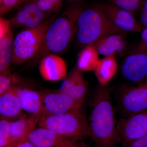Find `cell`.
<instances>
[{
    "instance_id": "6da1fadb",
    "label": "cell",
    "mask_w": 147,
    "mask_h": 147,
    "mask_svg": "<svg viewBox=\"0 0 147 147\" xmlns=\"http://www.w3.org/2000/svg\"><path fill=\"white\" fill-rule=\"evenodd\" d=\"M89 124L90 137L96 147H115L121 143L110 91L107 87L100 86L95 93Z\"/></svg>"
},
{
    "instance_id": "7a4b0ae2",
    "label": "cell",
    "mask_w": 147,
    "mask_h": 147,
    "mask_svg": "<svg viewBox=\"0 0 147 147\" xmlns=\"http://www.w3.org/2000/svg\"><path fill=\"white\" fill-rule=\"evenodd\" d=\"M84 8L82 4L77 3L57 16L47 29L42 47L30 61L32 63L40 62L49 54L62 53L67 48L75 35L77 19Z\"/></svg>"
},
{
    "instance_id": "3957f363",
    "label": "cell",
    "mask_w": 147,
    "mask_h": 147,
    "mask_svg": "<svg viewBox=\"0 0 147 147\" xmlns=\"http://www.w3.org/2000/svg\"><path fill=\"white\" fill-rule=\"evenodd\" d=\"M123 32L96 5L82 11L77 19L75 35L80 45L86 46L108 35Z\"/></svg>"
},
{
    "instance_id": "277c9868",
    "label": "cell",
    "mask_w": 147,
    "mask_h": 147,
    "mask_svg": "<svg viewBox=\"0 0 147 147\" xmlns=\"http://www.w3.org/2000/svg\"><path fill=\"white\" fill-rule=\"evenodd\" d=\"M38 125L76 142L90 136L89 124L80 110L56 115H42Z\"/></svg>"
},
{
    "instance_id": "5b68a950",
    "label": "cell",
    "mask_w": 147,
    "mask_h": 147,
    "mask_svg": "<svg viewBox=\"0 0 147 147\" xmlns=\"http://www.w3.org/2000/svg\"><path fill=\"white\" fill-rule=\"evenodd\" d=\"M57 17L54 15L34 28H26L19 32L13 39L12 63L21 65L33 59L42 47L47 29Z\"/></svg>"
},
{
    "instance_id": "8992f818",
    "label": "cell",
    "mask_w": 147,
    "mask_h": 147,
    "mask_svg": "<svg viewBox=\"0 0 147 147\" xmlns=\"http://www.w3.org/2000/svg\"><path fill=\"white\" fill-rule=\"evenodd\" d=\"M116 128L123 146L147 134V110L126 114L119 120Z\"/></svg>"
},
{
    "instance_id": "52a82bcc",
    "label": "cell",
    "mask_w": 147,
    "mask_h": 147,
    "mask_svg": "<svg viewBox=\"0 0 147 147\" xmlns=\"http://www.w3.org/2000/svg\"><path fill=\"white\" fill-rule=\"evenodd\" d=\"M123 75L127 80L140 84L147 82V50L137 47L124 61Z\"/></svg>"
},
{
    "instance_id": "ba28073f",
    "label": "cell",
    "mask_w": 147,
    "mask_h": 147,
    "mask_svg": "<svg viewBox=\"0 0 147 147\" xmlns=\"http://www.w3.org/2000/svg\"><path fill=\"white\" fill-rule=\"evenodd\" d=\"M27 139L35 147H82L84 144L42 127L33 130Z\"/></svg>"
},
{
    "instance_id": "9c48e42d",
    "label": "cell",
    "mask_w": 147,
    "mask_h": 147,
    "mask_svg": "<svg viewBox=\"0 0 147 147\" xmlns=\"http://www.w3.org/2000/svg\"><path fill=\"white\" fill-rule=\"evenodd\" d=\"M44 114L56 115L80 110L82 105L67 95L58 92L42 93Z\"/></svg>"
},
{
    "instance_id": "30bf717a",
    "label": "cell",
    "mask_w": 147,
    "mask_h": 147,
    "mask_svg": "<svg viewBox=\"0 0 147 147\" xmlns=\"http://www.w3.org/2000/svg\"><path fill=\"white\" fill-rule=\"evenodd\" d=\"M96 5L121 30L136 33L142 32V27L131 12L110 3H100Z\"/></svg>"
},
{
    "instance_id": "8fae6325",
    "label": "cell",
    "mask_w": 147,
    "mask_h": 147,
    "mask_svg": "<svg viewBox=\"0 0 147 147\" xmlns=\"http://www.w3.org/2000/svg\"><path fill=\"white\" fill-rule=\"evenodd\" d=\"M50 13L40 10L37 6L35 1L33 0L25 4L9 20L11 26L35 28L47 20V17Z\"/></svg>"
},
{
    "instance_id": "7c38bea8",
    "label": "cell",
    "mask_w": 147,
    "mask_h": 147,
    "mask_svg": "<svg viewBox=\"0 0 147 147\" xmlns=\"http://www.w3.org/2000/svg\"><path fill=\"white\" fill-rule=\"evenodd\" d=\"M122 109L126 114L147 109V82L125 91L121 98Z\"/></svg>"
},
{
    "instance_id": "4fadbf2b",
    "label": "cell",
    "mask_w": 147,
    "mask_h": 147,
    "mask_svg": "<svg viewBox=\"0 0 147 147\" xmlns=\"http://www.w3.org/2000/svg\"><path fill=\"white\" fill-rule=\"evenodd\" d=\"M38 69L41 76L46 81L57 82L66 76L67 65L63 58L50 54L40 61Z\"/></svg>"
},
{
    "instance_id": "5bb4252c",
    "label": "cell",
    "mask_w": 147,
    "mask_h": 147,
    "mask_svg": "<svg viewBox=\"0 0 147 147\" xmlns=\"http://www.w3.org/2000/svg\"><path fill=\"white\" fill-rule=\"evenodd\" d=\"M92 44L99 55L105 57L123 55L127 49V43L123 33L108 35Z\"/></svg>"
},
{
    "instance_id": "9a60e30c",
    "label": "cell",
    "mask_w": 147,
    "mask_h": 147,
    "mask_svg": "<svg viewBox=\"0 0 147 147\" xmlns=\"http://www.w3.org/2000/svg\"><path fill=\"white\" fill-rule=\"evenodd\" d=\"M15 88L23 110L32 115H43L42 93L19 87Z\"/></svg>"
},
{
    "instance_id": "2e32d148",
    "label": "cell",
    "mask_w": 147,
    "mask_h": 147,
    "mask_svg": "<svg viewBox=\"0 0 147 147\" xmlns=\"http://www.w3.org/2000/svg\"><path fill=\"white\" fill-rule=\"evenodd\" d=\"M22 110L15 86L0 94L1 117L12 121L20 115Z\"/></svg>"
},
{
    "instance_id": "e0dca14e",
    "label": "cell",
    "mask_w": 147,
    "mask_h": 147,
    "mask_svg": "<svg viewBox=\"0 0 147 147\" xmlns=\"http://www.w3.org/2000/svg\"><path fill=\"white\" fill-rule=\"evenodd\" d=\"M41 116L32 115L30 117H24L11 121L10 144H17L27 139L29 134L35 129Z\"/></svg>"
},
{
    "instance_id": "ac0fdd59",
    "label": "cell",
    "mask_w": 147,
    "mask_h": 147,
    "mask_svg": "<svg viewBox=\"0 0 147 147\" xmlns=\"http://www.w3.org/2000/svg\"><path fill=\"white\" fill-rule=\"evenodd\" d=\"M117 69L115 56H108L99 60L94 71L100 86H105L116 75Z\"/></svg>"
},
{
    "instance_id": "d6986e66",
    "label": "cell",
    "mask_w": 147,
    "mask_h": 147,
    "mask_svg": "<svg viewBox=\"0 0 147 147\" xmlns=\"http://www.w3.org/2000/svg\"><path fill=\"white\" fill-rule=\"evenodd\" d=\"M11 27L0 35V73L9 69L13 53V35Z\"/></svg>"
},
{
    "instance_id": "ffe728a7",
    "label": "cell",
    "mask_w": 147,
    "mask_h": 147,
    "mask_svg": "<svg viewBox=\"0 0 147 147\" xmlns=\"http://www.w3.org/2000/svg\"><path fill=\"white\" fill-rule=\"evenodd\" d=\"M98 55L93 44L86 45L78 56L76 67L82 72L94 71L100 60Z\"/></svg>"
},
{
    "instance_id": "44dd1931",
    "label": "cell",
    "mask_w": 147,
    "mask_h": 147,
    "mask_svg": "<svg viewBox=\"0 0 147 147\" xmlns=\"http://www.w3.org/2000/svg\"><path fill=\"white\" fill-rule=\"evenodd\" d=\"M82 72L76 67H74L69 76L65 79L58 91L68 95L74 87L84 77Z\"/></svg>"
},
{
    "instance_id": "7402d4cb",
    "label": "cell",
    "mask_w": 147,
    "mask_h": 147,
    "mask_svg": "<svg viewBox=\"0 0 147 147\" xmlns=\"http://www.w3.org/2000/svg\"><path fill=\"white\" fill-rule=\"evenodd\" d=\"M109 3L134 14L142 8L144 0H108Z\"/></svg>"
},
{
    "instance_id": "603a6c76",
    "label": "cell",
    "mask_w": 147,
    "mask_h": 147,
    "mask_svg": "<svg viewBox=\"0 0 147 147\" xmlns=\"http://www.w3.org/2000/svg\"><path fill=\"white\" fill-rule=\"evenodd\" d=\"M18 81V78L12 74L9 69L0 73V94L12 87L13 83Z\"/></svg>"
},
{
    "instance_id": "cb8c5ba5",
    "label": "cell",
    "mask_w": 147,
    "mask_h": 147,
    "mask_svg": "<svg viewBox=\"0 0 147 147\" xmlns=\"http://www.w3.org/2000/svg\"><path fill=\"white\" fill-rule=\"evenodd\" d=\"M11 121L3 118L0 119V147L10 143Z\"/></svg>"
},
{
    "instance_id": "d4e9b609",
    "label": "cell",
    "mask_w": 147,
    "mask_h": 147,
    "mask_svg": "<svg viewBox=\"0 0 147 147\" xmlns=\"http://www.w3.org/2000/svg\"><path fill=\"white\" fill-rule=\"evenodd\" d=\"M36 5L40 10L45 13H51L57 11L61 6L57 5L52 0H35Z\"/></svg>"
},
{
    "instance_id": "484cf974",
    "label": "cell",
    "mask_w": 147,
    "mask_h": 147,
    "mask_svg": "<svg viewBox=\"0 0 147 147\" xmlns=\"http://www.w3.org/2000/svg\"><path fill=\"white\" fill-rule=\"evenodd\" d=\"M21 0H0L1 15L8 12L17 7Z\"/></svg>"
},
{
    "instance_id": "4316f807",
    "label": "cell",
    "mask_w": 147,
    "mask_h": 147,
    "mask_svg": "<svg viewBox=\"0 0 147 147\" xmlns=\"http://www.w3.org/2000/svg\"><path fill=\"white\" fill-rule=\"evenodd\" d=\"M123 147H147V134L139 139L125 145Z\"/></svg>"
},
{
    "instance_id": "83f0119b",
    "label": "cell",
    "mask_w": 147,
    "mask_h": 147,
    "mask_svg": "<svg viewBox=\"0 0 147 147\" xmlns=\"http://www.w3.org/2000/svg\"><path fill=\"white\" fill-rule=\"evenodd\" d=\"M141 23L145 27H147V0H144L141 9Z\"/></svg>"
},
{
    "instance_id": "f1b7e54d",
    "label": "cell",
    "mask_w": 147,
    "mask_h": 147,
    "mask_svg": "<svg viewBox=\"0 0 147 147\" xmlns=\"http://www.w3.org/2000/svg\"><path fill=\"white\" fill-rule=\"evenodd\" d=\"M138 47L147 50V27H146L142 32L141 42Z\"/></svg>"
},
{
    "instance_id": "f546056e",
    "label": "cell",
    "mask_w": 147,
    "mask_h": 147,
    "mask_svg": "<svg viewBox=\"0 0 147 147\" xmlns=\"http://www.w3.org/2000/svg\"><path fill=\"white\" fill-rule=\"evenodd\" d=\"M17 147H35L27 139H24L18 142Z\"/></svg>"
},
{
    "instance_id": "4dcf8cb0",
    "label": "cell",
    "mask_w": 147,
    "mask_h": 147,
    "mask_svg": "<svg viewBox=\"0 0 147 147\" xmlns=\"http://www.w3.org/2000/svg\"><path fill=\"white\" fill-rule=\"evenodd\" d=\"M33 1V0H21L19 3H18L17 7H18L19 5H22L23 4H25L28 3L29 2L31 1Z\"/></svg>"
},
{
    "instance_id": "1f68e13d",
    "label": "cell",
    "mask_w": 147,
    "mask_h": 147,
    "mask_svg": "<svg viewBox=\"0 0 147 147\" xmlns=\"http://www.w3.org/2000/svg\"><path fill=\"white\" fill-rule=\"evenodd\" d=\"M52 1L54 2L55 3H56V4L61 7V6L63 0H52Z\"/></svg>"
},
{
    "instance_id": "d6a6232c",
    "label": "cell",
    "mask_w": 147,
    "mask_h": 147,
    "mask_svg": "<svg viewBox=\"0 0 147 147\" xmlns=\"http://www.w3.org/2000/svg\"><path fill=\"white\" fill-rule=\"evenodd\" d=\"M67 1L70 3H72L73 4L77 3L81 1L82 0H67Z\"/></svg>"
},
{
    "instance_id": "836d02e7",
    "label": "cell",
    "mask_w": 147,
    "mask_h": 147,
    "mask_svg": "<svg viewBox=\"0 0 147 147\" xmlns=\"http://www.w3.org/2000/svg\"><path fill=\"white\" fill-rule=\"evenodd\" d=\"M18 144V143H17V144L13 143V144H9L6 145V146H4L2 147H17Z\"/></svg>"
},
{
    "instance_id": "e575fe53",
    "label": "cell",
    "mask_w": 147,
    "mask_h": 147,
    "mask_svg": "<svg viewBox=\"0 0 147 147\" xmlns=\"http://www.w3.org/2000/svg\"><path fill=\"white\" fill-rule=\"evenodd\" d=\"M82 147H88V146H87V144H84V146H83Z\"/></svg>"
}]
</instances>
